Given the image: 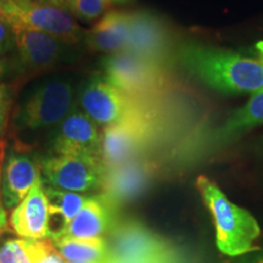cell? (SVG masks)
<instances>
[{
    "label": "cell",
    "mask_w": 263,
    "mask_h": 263,
    "mask_svg": "<svg viewBox=\"0 0 263 263\" xmlns=\"http://www.w3.org/2000/svg\"><path fill=\"white\" fill-rule=\"evenodd\" d=\"M67 263H106V262H67Z\"/></svg>",
    "instance_id": "33"
},
{
    "label": "cell",
    "mask_w": 263,
    "mask_h": 263,
    "mask_svg": "<svg viewBox=\"0 0 263 263\" xmlns=\"http://www.w3.org/2000/svg\"><path fill=\"white\" fill-rule=\"evenodd\" d=\"M254 263H263V252H262V254H261V255H259V256H258V257H257V258H256V259H255V261H254Z\"/></svg>",
    "instance_id": "32"
},
{
    "label": "cell",
    "mask_w": 263,
    "mask_h": 263,
    "mask_svg": "<svg viewBox=\"0 0 263 263\" xmlns=\"http://www.w3.org/2000/svg\"><path fill=\"white\" fill-rule=\"evenodd\" d=\"M0 17L8 25L45 32L66 44H77L87 33L68 10L50 0H0Z\"/></svg>",
    "instance_id": "3"
},
{
    "label": "cell",
    "mask_w": 263,
    "mask_h": 263,
    "mask_svg": "<svg viewBox=\"0 0 263 263\" xmlns=\"http://www.w3.org/2000/svg\"><path fill=\"white\" fill-rule=\"evenodd\" d=\"M10 94L6 87L0 85V136L4 133L9 121V111H10Z\"/></svg>",
    "instance_id": "24"
},
{
    "label": "cell",
    "mask_w": 263,
    "mask_h": 263,
    "mask_svg": "<svg viewBox=\"0 0 263 263\" xmlns=\"http://www.w3.org/2000/svg\"><path fill=\"white\" fill-rule=\"evenodd\" d=\"M8 229V216H6V210L3 205V200L0 199V233Z\"/></svg>",
    "instance_id": "26"
},
{
    "label": "cell",
    "mask_w": 263,
    "mask_h": 263,
    "mask_svg": "<svg viewBox=\"0 0 263 263\" xmlns=\"http://www.w3.org/2000/svg\"><path fill=\"white\" fill-rule=\"evenodd\" d=\"M73 107L74 89L70 82H47L33 91L20 107L17 124L28 130L57 127Z\"/></svg>",
    "instance_id": "7"
},
{
    "label": "cell",
    "mask_w": 263,
    "mask_h": 263,
    "mask_svg": "<svg viewBox=\"0 0 263 263\" xmlns=\"http://www.w3.org/2000/svg\"><path fill=\"white\" fill-rule=\"evenodd\" d=\"M256 49H257L258 52H259V55H261L262 62H263V41L262 42H258L257 44H256Z\"/></svg>",
    "instance_id": "29"
},
{
    "label": "cell",
    "mask_w": 263,
    "mask_h": 263,
    "mask_svg": "<svg viewBox=\"0 0 263 263\" xmlns=\"http://www.w3.org/2000/svg\"><path fill=\"white\" fill-rule=\"evenodd\" d=\"M104 78L130 97L146 100L166 84L164 66L127 51L111 54L103 60Z\"/></svg>",
    "instance_id": "5"
},
{
    "label": "cell",
    "mask_w": 263,
    "mask_h": 263,
    "mask_svg": "<svg viewBox=\"0 0 263 263\" xmlns=\"http://www.w3.org/2000/svg\"><path fill=\"white\" fill-rule=\"evenodd\" d=\"M129 22L130 12H107L85 33V45L90 50L110 54L124 51L129 35Z\"/></svg>",
    "instance_id": "17"
},
{
    "label": "cell",
    "mask_w": 263,
    "mask_h": 263,
    "mask_svg": "<svg viewBox=\"0 0 263 263\" xmlns=\"http://www.w3.org/2000/svg\"><path fill=\"white\" fill-rule=\"evenodd\" d=\"M14 34L18 62L28 73L48 71L66 55V43L48 33L21 25H8Z\"/></svg>",
    "instance_id": "13"
},
{
    "label": "cell",
    "mask_w": 263,
    "mask_h": 263,
    "mask_svg": "<svg viewBox=\"0 0 263 263\" xmlns=\"http://www.w3.org/2000/svg\"><path fill=\"white\" fill-rule=\"evenodd\" d=\"M0 263H32L25 239H6L0 244Z\"/></svg>",
    "instance_id": "23"
},
{
    "label": "cell",
    "mask_w": 263,
    "mask_h": 263,
    "mask_svg": "<svg viewBox=\"0 0 263 263\" xmlns=\"http://www.w3.org/2000/svg\"><path fill=\"white\" fill-rule=\"evenodd\" d=\"M107 244L106 263H143L164 258L173 250L164 240L141 223L115 224Z\"/></svg>",
    "instance_id": "8"
},
{
    "label": "cell",
    "mask_w": 263,
    "mask_h": 263,
    "mask_svg": "<svg viewBox=\"0 0 263 263\" xmlns=\"http://www.w3.org/2000/svg\"><path fill=\"white\" fill-rule=\"evenodd\" d=\"M103 132L84 111L73 107L55 127L51 146L55 155L97 156L101 159Z\"/></svg>",
    "instance_id": "11"
},
{
    "label": "cell",
    "mask_w": 263,
    "mask_h": 263,
    "mask_svg": "<svg viewBox=\"0 0 263 263\" xmlns=\"http://www.w3.org/2000/svg\"><path fill=\"white\" fill-rule=\"evenodd\" d=\"M156 136L154 115L105 127L101 140V161L105 168L143 156Z\"/></svg>",
    "instance_id": "9"
},
{
    "label": "cell",
    "mask_w": 263,
    "mask_h": 263,
    "mask_svg": "<svg viewBox=\"0 0 263 263\" xmlns=\"http://www.w3.org/2000/svg\"><path fill=\"white\" fill-rule=\"evenodd\" d=\"M52 244L66 262H106L107 242L104 238L51 239Z\"/></svg>",
    "instance_id": "20"
},
{
    "label": "cell",
    "mask_w": 263,
    "mask_h": 263,
    "mask_svg": "<svg viewBox=\"0 0 263 263\" xmlns=\"http://www.w3.org/2000/svg\"><path fill=\"white\" fill-rule=\"evenodd\" d=\"M184 70L213 89L228 94H256L263 90V62L196 43L177 50Z\"/></svg>",
    "instance_id": "1"
},
{
    "label": "cell",
    "mask_w": 263,
    "mask_h": 263,
    "mask_svg": "<svg viewBox=\"0 0 263 263\" xmlns=\"http://www.w3.org/2000/svg\"><path fill=\"white\" fill-rule=\"evenodd\" d=\"M110 2H124V0H110Z\"/></svg>",
    "instance_id": "34"
},
{
    "label": "cell",
    "mask_w": 263,
    "mask_h": 263,
    "mask_svg": "<svg viewBox=\"0 0 263 263\" xmlns=\"http://www.w3.org/2000/svg\"><path fill=\"white\" fill-rule=\"evenodd\" d=\"M156 171L155 161L145 156L105 168L101 195L117 209L145 193L155 178Z\"/></svg>",
    "instance_id": "10"
},
{
    "label": "cell",
    "mask_w": 263,
    "mask_h": 263,
    "mask_svg": "<svg viewBox=\"0 0 263 263\" xmlns=\"http://www.w3.org/2000/svg\"><path fill=\"white\" fill-rule=\"evenodd\" d=\"M110 3V0H66L64 8L74 18L90 22L104 15Z\"/></svg>",
    "instance_id": "21"
},
{
    "label": "cell",
    "mask_w": 263,
    "mask_h": 263,
    "mask_svg": "<svg viewBox=\"0 0 263 263\" xmlns=\"http://www.w3.org/2000/svg\"><path fill=\"white\" fill-rule=\"evenodd\" d=\"M78 103L82 111L104 128L154 115L146 100L130 97L104 77H95L88 82L82 88Z\"/></svg>",
    "instance_id": "4"
},
{
    "label": "cell",
    "mask_w": 263,
    "mask_h": 263,
    "mask_svg": "<svg viewBox=\"0 0 263 263\" xmlns=\"http://www.w3.org/2000/svg\"><path fill=\"white\" fill-rule=\"evenodd\" d=\"M42 180L51 188L78 194L101 189L105 167L100 157L52 155L39 160Z\"/></svg>",
    "instance_id": "6"
},
{
    "label": "cell",
    "mask_w": 263,
    "mask_h": 263,
    "mask_svg": "<svg viewBox=\"0 0 263 263\" xmlns=\"http://www.w3.org/2000/svg\"><path fill=\"white\" fill-rule=\"evenodd\" d=\"M196 188L215 222L216 244L219 251L232 257L257 251L261 228L255 217L230 201L206 176L196 179Z\"/></svg>",
    "instance_id": "2"
},
{
    "label": "cell",
    "mask_w": 263,
    "mask_h": 263,
    "mask_svg": "<svg viewBox=\"0 0 263 263\" xmlns=\"http://www.w3.org/2000/svg\"><path fill=\"white\" fill-rule=\"evenodd\" d=\"M143 263H182V262L177 258L176 252H173V254H171L170 256H167V257L164 258L155 259V261H150V262H143Z\"/></svg>",
    "instance_id": "27"
},
{
    "label": "cell",
    "mask_w": 263,
    "mask_h": 263,
    "mask_svg": "<svg viewBox=\"0 0 263 263\" xmlns=\"http://www.w3.org/2000/svg\"><path fill=\"white\" fill-rule=\"evenodd\" d=\"M4 155H5L4 143L0 141V179H2V170H3V163H4Z\"/></svg>",
    "instance_id": "28"
},
{
    "label": "cell",
    "mask_w": 263,
    "mask_h": 263,
    "mask_svg": "<svg viewBox=\"0 0 263 263\" xmlns=\"http://www.w3.org/2000/svg\"><path fill=\"white\" fill-rule=\"evenodd\" d=\"M127 52L166 66L171 52L168 28L162 18L141 10L130 12Z\"/></svg>",
    "instance_id": "12"
},
{
    "label": "cell",
    "mask_w": 263,
    "mask_h": 263,
    "mask_svg": "<svg viewBox=\"0 0 263 263\" xmlns=\"http://www.w3.org/2000/svg\"><path fill=\"white\" fill-rule=\"evenodd\" d=\"M5 68H6V64L2 60V59H0V76H3V73H4Z\"/></svg>",
    "instance_id": "30"
},
{
    "label": "cell",
    "mask_w": 263,
    "mask_h": 263,
    "mask_svg": "<svg viewBox=\"0 0 263 263\" xmlns=\"http://www.w3.org/2000/svg\"><path fill=\"white\" fill-rule=\"evenodd\" d=\"M25 245L32 263H67L55 249L51 239H25Z\"/></svg>",
    "instance_id": "22"
},
{
    "label": "cell",
    "mask_w": 263,
    "mask_h": 263,
    "mask_svg": "<svg viewBox=\"0 0 263 263\" xmlns=\"http://www.w3.org/2000/svg\"><path fill=\"white\" fill-rule=\"evenodd\" d=\"M50 2L52 3V4H57L59 6H64L66 0H50Z\"/></svg>",
    "instance_id": "31"
},
{
    "label": "cell",
    "mask_w": 263,
    "mask_h": 263,
    "mask_svg": "<svg viewBox=\"0 0 263 263\" xmlns=\"http://www.w3.org/2000/svg\"><path fill=\"white\" fill-rule=\"evenodd\" d=\"M43 185L49 209V239H58L81 211L88 196L51 188L44 183Z\"/></svg>",
    "instance_id": "19"
},
{
    "label": "cell",
    "mask_w": 263,
    "mask_h": 263,
    "mask_svg": "<svg viewBox=\"0 0 263 263\" xmlns=\"http://www.w3.org/2000/svg\"><path fill=\"white\" fill-rule=\"evenodd\" d=\"M116 210L101 194L88 196L81 211L72 219L61 236L103 238L105 233L114 228Z\"/></svg>",
    "instance_id": "16"
},
{
    "label": "cell",
    "mask_w": 263,
    "mask_h": 263,
    "mask_svg": "<svg viewBox=\"0 0 263 263\" xmlns=\"http://www.w3.org/2000/svg\"><path fill=\"white\" fill-rule=\"evenodd\" d=\"M259 124H263V90L252 95L245 106L230 115L224 124L210 133L207 139L202 141V145L211 149L222 146Z\"/></svg>",
    "instance_id": "18"
},
{
    "label": "cell",
    "mask_w": 263,
    "mask_h": 263,
    "mask_svg": "<svg viewBox=\"0 0 263 263\" xmlns=\"http://www.w3.org/2000/svg\"><path fill=\"white\" fill-rule=\"evenodd\" d=\"M15 45L14 34L8 24L0 17V55L11 50Z\"/></svg>",
    "instance_id": "25"
},
{
    "label": "cell",
    "mask_w": 263,
    "mask_h": 263,
    "mask_svg": "<svg viewBox=\"0 0 263 263\" xmlns=\"http://www.w3.org/2000/svg\"><path fill=\"white\" fill-rule=\"evenodd\" d=\"M41 178L38 160L21 151H11L3 163L0 179V193L5 210H14Z\"/></svg>",
    "instance_id": "14"
},
{
    "label": "cell",
    "mask_w": 263,
    "mask_h": 263,
    "mask_svg": "<svg viewBox=\"0 0 263 263\" xmlns=\"http://www.w3.org/2000/svg\"><path fill=\"white\" fill-rule=\"evenodd\" d=\"M10 224L22 239H49L48 200L42 178L34 183L25 199L12 210Z\"/></svg>",
    "instance_id": "15"
}]
</instances>
